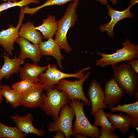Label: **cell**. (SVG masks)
Instances as JSON below:
<instances>
[{
    "label": "cell",
    "mask_w": 138,
    "mask_h": 138,
    "mask_svg": "<svg viewBox=\"0 0 138 138\" xmlns=\"http://www.w3.org/2000/svg\"><path fill=\"white\" fill-rule=\"evenodd\" d=\"M79 1L70 3L64 15L58 21V27L54 40L60 48L68 53L72 50L67 41V34L70 29L76 24L78 15L76 11Z\"/></svg>",
    "instance_id": "cell-1"
},
{
    "label": "cell",
    "mask_w": 138,
    "mask_h": 138,
    "mask_svg": "<svg viewBox=\"0 0 138 138\" xmlns=\"http://www.w3.org/2000/svg\"><path fill=\"white\" fill-rule=\"evenodd\" d=\"M111 66L113 78L125 94L133 98L138 91V73L128 64Z\"/></svg>",
    "instance_id": "cell-2"
},
{
    "label": "cell",
    "mask_w": 138,
    "mask_h": 138,
    "mask_svg": "<svg viewBox=\"0 0 138 138\" xmlns=\"http://www.w3.org/2000/svg\"><path fill=\"white\" fill-rule=\"evenodd\" d=\"M72 108L75 120L72 130L74 134H80L91 138H98L100 135L101 130L98 126L92 125L89 121L84 111V102L78 99L71 101L68 103Z\"/></svg>",
    "instance_id": "cell-3"
},
{
    "label": "cell",
    "mask_w": 138,
    "mask_h": 138,
    "mask_svg": "<svg viewBox=\"0 0 138 138\" xmlns=\"http://www.w3.org/2000/svg\"><path fill=\"white\" fill-rule=\"evenodd\" d=\"M122 48L117 50L112 54H108L99 52L92 53H96L102 57L96 61V65L103 67L111 65L117 64L119 62L124 61H130L138 58V45L132 43L126 39L121 43Z\"/></svg>",
    "instance_id": "cell-4"
},
{
    "label": "cell",
    "mask_w": 138,
    "mask_h": 138,
    "mask_svg": "<svg viewBox=\"0 0 138 138\" xmlns=\"http://www.w3.org/2000/svg\"><path fill=\"white\" fill-rule=\"evenodd\" d=\"M42 97L39 107L47 115L51 116L53 121L58 119L63 106L70 101L65 92L59 91L55 87L46 90L45 94L42 93Z\"/></svg>",
    "instance_id": "cell-5"
},
{
    "label": "cell",
    "mask_w": 138,
    "mask_h": 138,
    "mask_svg": "<svg viewBox=\"0 0 138 138\" xmlns=\"http://www.w3.org/2000/svg\"><path fill=\"white\" fill-rule=\"evenodd\" d=\"M90 69L91 67L89 66L85 67L75 73L67 74L59 71L56 65L49 64L45 72L42 73L39 76V82L44 86L45 90L53 89L60 79L70 77H74L80 79L85 75L83 72Z\"/></svg>",
    "instance_id": "cell-6"
},
{
    "label": "cell",
    "mask_w": 138,
    "mask_h": 138,
    "mask_svg": "<svg viewBox=\"0 0 138 138\" xmlns=\"http://www.w3.org/2000/svg\"><path fill=\"white\" fill-rule=\"evenodd\" d=\"M91 73V71H87L83 78L77 81H71L65 78L62 79L59 81L55 87L59 91L65 92L71 101L75 99H79L84 101L88 106H90L91 101L85 95L83 86V83Z\"/></svg>",
    "instance_id": "cell-7"
},
{
    "label": "cell",
    "mask_w": 138,
    "mask_h": 138,
    "mask_svg": "<svg viewBox=\"0 0 138 138\" xmlns=\"http://www.w3.org/2000/svg\"><path fill=\"white\" fill-rule=\"evenodd\" d=\"M74 116L72 107L68 103H66L61 108L57 120L50 123L48 127V131L52 133L62 131L66 138H70L72 135L74 136L75 134L72 130V123Z\"/></svg>",
    "instance_id": "cell-8"
},
{
    "label": "cell",
    "mask_w": 138,
    "mask_h": 138,
    "mask_svg": "<svg viewBox=\"0 0 138 138\" xmlns=\"http://www.w3.org/2000/svg\"><path fill=\"white\" fill-rule=\"evenodd\" d=\"M24 15L25 14L20 12L18 23L16 27L9 24L8 29H3L0 31V44L3 47L9 55H12V51L15 49L14 43L19 37L18 32L22 24Z\"/></svg>",
    "instance_id": "cell-9"
},
{
    "label": "cell",
    "mask_w": 138,
    "mask_h": 138,
    "mask_svg": "<svg viewBox=\"0 0 138 138\" xmlns=\"http://www.w3.org/2000/svg\"><path fill=\"white\" fill-rule=\"evenodd\" d=\"M108 15L111 17L110 21L103 25H100L99 28L101 32L106 31L108 36L112 38L114 37L113 28L114 26L120 20L126 18H132L134 17V14L130 12V10L133 6L129 4L128 7L122 11L116 10L110 5H107Z\"/></svg>",
    "instance_id": "cell-10"
},
{
    "label": "cell",
    "mask_w": 138,
    "mask_h": 138,
    "mask_svg": "<svg viewBox=\"0 0 138 138\" xmlns=\"http://www.w3.org/2000/svg\"><path fill=\"white\" fill-rule=\"evenodd\" d=\"M87 95L91 103V114L93 115L99 109L109 108L104 102V97L103 91L101 87L100 82L94 80L90 84Z\"/></svg>",
    "instance_id": "cell-11"
},
{
    "label": "cell",
    "mask_w": 138,
    "mask_h": 138,
    "mask_svg": "<svg viewBox=\"0 0 138 138\" xmlns=\"http://www.w3.org/2000/svg\"><path fill=\"white\" fill-rule=\"evenodd\" d=\"M103 92L104 102L109 108L118 104L125 94L113 78L106 82Z\"/></svg>",
    "instance_id": "cell-12"
},
{
    "label": "cell",
    "mask_w": 138,
    "mask_h": 138,
    "mask_svg": "<svg viewBox=\"0 0 138 138\" xmlns=\"http://www.w3.org/2000/svg\"><path fill=\"white\" fill-rule=\"evenodd\" d=\"M15 42L20 47L19 58L24 61L26 58H28L36 63L40 61L42 55L38 44H32L28 40L20 37Z\"/></svg>",
    "instance_id": "cell-13"
},
{
    "label": "cell",
    "mask_w": 138,
    "mask_h": 138,
    "mask_svg": "<svg viewBox=\"0 0 138 138\" xmlns=\"http://www.w3.org/2000/svg\"><path fill=\"white\" fill-rule=\"evenodd\" d=\"M16 126L22 132L27 134H33L39 137L42 136L45 132L43 129H38L33 124V118L32 114L28 113L23 117L16 114L10 117Z\"/></svg>",
    "instance_id": "cell-14"
},
{
    "label": "cell",
    "mask_w": 138,
    "mask_h": 138,
    "mask_svg": "<svg viewBox=\"0 0 138 138\" xmlns=\"http://www.w3.org/2000/svg\"><path fill=\"white\" fill-rule=\"evenodd\" d=\"M44 87L39 82L35 83L32 87L23 95L20 105L32 108L39 107L42 102V94Z\"/></svg>",
    "instance_id": "cell-15"
},
{
    "label": "cell",
    "mask_w": 138,
    "mask_h": 138,
    "mask_svg": "<svg viewBox=\"0 0 138 138\" xmlns=\"http://www.w3.org/2000/svg\"><path fill=\"white\" fill-rule=\"evenodd\" d=\"M8 54L5 52L2 55L4 62L0 68V82L3 78L8 79L13 74L17 73L21 67L20 65L24 62V60L17 57L16 54L12 59L10 58Z\"/></svg>",
    "instance_id": "cell-16"
},
{
    "label": "cell",
    "mask_w": 138,
    "mask_h": 138,
    "mask_svg": "<svg viewBox=\"0 0 138 138\" xmlns=\"http://www.w3.org/2000/svg\"><path fill=\"white\" fill-rule=\"evenodd\" d=\"M41 54L42 55H49L56 59L59 67L63 69L61 61L64 58L61 53L60 47L53 37L44 41H41L38 44Z\"/></svg>",
    "instance_id": "cell-17"
},
{
    "label": "cell",
    "mask_w": 138,
    "mask_h": 138,
    "mask_svg": "<svg viewBox=\"0 0 138 138\" xmlns=\"http://www.w3.org/2000/svg\"><path fill=\"white\" fill-rule=\"evenodd\" d=\"M49 64L45 67H41L37 63H26L21 67L19 72L21 79L29 80L34 83L39 82L38 76L48 67Z\"/></svg>",
    "instance_id": "cell-18"
},
{
    "label": "cell",
    "mask_w": 138,
    "mask_h": 138,
    "mask_svg": "<svg viewBox=\"0 0 138 138\" xmlns=\"http://www.w3.org/2000/svg\"><path fill=\"white\" fill-rule=\"evenodd\" d=\"M18 34L19 37L35 44H38L42 41L43 38L40 32L36 29L33 23L30 21H28L21 25Z\"/></svg>",
    "instance_id": "cell-19"
},
{
    "label": "cell",
    "mask_w": 138,
    "mask_h": 138,
    "mask_svg": "<svg viewBox=\"0 0 138 138\" xmlns=\"http://www.w3.org/2000/svg\"><path fill=\"white\" fill-rule=\"evenodd\" d=\"M110 121L116 129H119L120 132L126 133L128 132L130 127L131 125V119L128 115H124L121 113L113 114L104 112Z\"/></svg>",
    "instance_id": "cell-20"
},
{
    "label": "cell",
    "mask_w": 138,
    "mask_h": 138,
    "mask_svg": "<svg viewBox=\"0 0 138 138\" xmlns=\"http://www.w3.org/2000/svg\"><path fill=\"white\" fill-rule=\"evenodd\" d=\"M58 27V21L56 17L51 15H48L47 18L42 20V24L35 27L36 29L40 32L43 37L48 39L55 34Z\"/></svg>",
    "instance_id": "cell-21"
},
{
    "label": "cell",
    "mask_w": 138,
    "mask_h": 138,
    "mask_svg": "<svg viewBox=\"0 0 138 138\" xmlns=\"http://www.w3.org/2000/svg\"><path fill=\"white\" fill-rule=\"evenodd\" d=\"M117 105L116 107L109 108L113 112L118 111L127 114L130 118L131 126L135 128L138 127V101L130 104H124L123 105Z\"/></svg>",
    "instance_id": "cell-22"
},
{
    "label": "cell",
    "mask_w": 138,
    "mask_h": 138,
    "mask_svg": "<svg viewBox=\"0 0 138 138\" xmlns=\"http://www.w3.org/2000/svg\"><path fill=\"white\" fill-rule=\"evenodd\" d=\"M0 87L1 94L5 98L6 103H10L13 108L20 106L23 95L11 88L9 85H1Z\"/></svg>",
    "instance_id": "cell-23"
},
{
    "label": "cell",
    "mask_w": 138,
    "mask_h": 138,
    "mask_svg": "<svg viewBox=\"0 0 138 138\" xmlns=\"http://www.w3.org/2000/svg\"><path fill=\"white\" fill-rule=\"evenodd\" d=\"M95 121L93 125L101 127L106 132L110 134H112L116 129L106 116L102 109L97 110L94 115Z\"/></svg>",
    "instance_id": "cell-24"
},
{
    "label": "cell",
    "mask_w": 138,
    "mask_h": 138,
    "mask_svg": "<svg viewBox=\"0 0 138 138\" xmlns=\"http://www.w3.org/2000/svg\"><path fill=\"white\" fill-rule=\"evenodd\" d=\"M80 0H47L42 5L36 7L30 8L27 5L24 6L21 8L20 12L24 14H28L32 15L39 10L46 6L54 5L62 6L71 1Z\"/></svg>",
    "instance_id": "cell-25"
},
{
    "label": "cell",
    "mask_w": 138,
    "mask_h": 138,
    "mask_svg": "<svg viewBox=\"0 0 138 138\" xmlns=\"http://www.w3.org/2000/svg\"><path fill=\"white\" fill-rule=\"evenodd\" d=\"M27 134L21 132L16 126H9L0 122V138H24Z\"/></svg>",
    "instance_id": "cell-26"
},
{
    "label": "cell",
    "mask_w": 138,
    "mask_h": 138,
    "mask_svg": "<svg viewBox=\"0 0 138 138\" xmlns=\"http://www.w3.org/2000/svg\"><path fill=\"white\" fill-rule=\"evenodd\" d=\"M39 0H21L17 2L8 1L0 4V15L1 13L10 8L17 6L21 7L32 4H38L40 3Z\"/></svg>",
    "instance_id": "cell-27"
},
{
    "label": "cell",
    "mask_w": 138,
    "mask_h": 138,
    "mask_svg": "<svg viewBox=\"0 0 138 138\" xmlns=\"http://www.w3.org/2000/svg\"><path fill=\"white\" fill-rule=\"evenodd\" d=\"M35 84L29 80L23 79L13 84L11 87L19 93L23 95L32 87Z\"/></svg>",
    "instance_id": "cell-28"
},
{
    "label": "cell",
    "mask_w": 138,
    "mask_h": 138,
    "mask_svg": "<svg viewBox=\"0 0 138 138\" xmlns=\"http://www.w3.org/2000/svg\"><path fill=\"white\" fill-rule=\"evenodd\" d=\"M101 127V133L99 138H118L119 137L117 134L113 133L112 134H110L105 131Z\"/></svg>",
    "instance_id": "cell-29"
},
{
    "label": "cell",
    "mask_w": 138,
    "mask_h": 138,
    "mask_svg": "<svg viewBox=\"0 0 138 138\" xmlns=\"http://www.w3.org/2000/svg\"><path fill=\"white\" fill-rule=\"evenodd\" d=\"M127 63L130 65L134 71L138 73V60H132L127 61Z\"/></svg>",
    "instance_id": "cell-30"
},
{
    "label": "cell",
    "mask_w": 138,
    "mask_h": 138,
    "mask_svg": "<svg viewBox=\"0 0 138 138\" xmlns=\"http://www.w3.org/2000/svg\"><path fill=\"white\" fill-rule=\"evenodd\" d=\"M55 135L54 136L53 138H65V135L63 132L61 130L58 131Z\"/></svg>",
    "instance_id": "cell-31"
},
{
    "label": "cell",
    "mask_w": 138,
    "mask_h": 138,
    "mask_svg": "<svg viewBox=\"0 0 138 138\" xmlns=\"http://www.w3.org/2000/svg\"><path fill=\"white\" fill-rule=\"evenodd\" d=\"M74 136L77 138H88L87 136L80 134H75Z\"/></svg>",
    "instance_id": "cell-32"
},
{
    "label": "cell",
    "mask_w": 138,
    "mask_h": 138,
    "mask_svg": "<svg viewBox=\"0 0 138 138\" xmlns=\"http://www.w3.org/2000/svg\"><path fill=\"white\" fill-rule=\"evenodd\" d=\"M96 1H99L103 5L105 6L108 3V0H95Z\"/></svg>",
    "instance_id": "cell-33"
},
{
    "label": "cell",
    "mask_w": 138,
    "mask_h": 138,
    "mask_svg": "<svg viewBox=\"0 0 138 138\" xmlns=\"http://www.w3.org/2000/svg\"><path fill=\"white\" fill-rule=\"evenodd\" d=\"M138 2V0H131L129 2V4H131L133 6L135 5Z\"/></svg>",
    "instance_id": "cell-34"
},
{
    "label": "cell",
    "mask_w": 138,
    "mask_h": 138,
    "mask_svg": "<svg viewBox=\"0 0 138 138\" xmlns=\"http://www.w3.org/2000/svg\"><path fill=\"white\" fill-rule=\"evenodd\" d=\"M110 1L113 5H115L117 4L118 1H121V0H108Z\"/></svg>",
    "instance_id": "cell-35"
},
{
    "label": "cell",
    "mask_w": 138,
    "mask_h": 138,
    "mask_svg": "<svg viewBox=\"0 0 138 138\" xmlns=\"http://www.w3.org/2000/svg\"><path fill=\"white\" fill-rule=\"evenodd\" d=\"M1 84V82H0V103H1L2 101L4 100L3 98V97L2 96L1 93V88L0 87Z\"/></svg>",
    "instance_id": "cell-36"
},
{
    "label": "cell",
    "mask_w": 138,
    "mask_h": 138,
    "mask_svg": "<svg viewBox=\"0 0 138 138\" xmlns=\"http://www.w3.org/2000/svg\"><path fill=\"white\" fill-rule=\"evenodd\" d=\"M135 99L136 101H138V92H137L135 94L134 96Z\"/></svg>",
    "instance_id": "cell-37"
},
{
    "label": "cell",
    "mask_w": 138,
    "mask_h": 138,
    "mask_svg": "<svg viewBox=\"0 0 138 138\" xmlns=\"http://www.w3.org/2000/svg\"><path fill=\"white\" fill-rule=\"evenodd\" d=\"M2 1L5 2L6 1H10L13 2H17L20 1V0H2Z\"/></svg>",
    "instance_id": "cell-38"
},
{
    "label": "cell",
    "mask_w": 138,
    "mask_h": 138,
    "mask_svg": "<svg viewBox=\"0 0 138 138\" xmlns=\"http://www.w3.org/2000/svg\"><path fill=\"white\" fill-rule=\"evenodd\" d=\"M128 138H136L134 133L131 134L128 137Z\"/></svg>",
    "instance_id": "cell-39"
}]
</instances>
